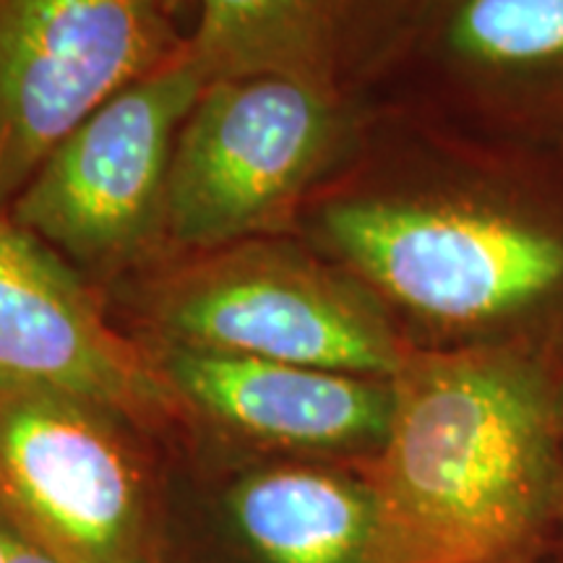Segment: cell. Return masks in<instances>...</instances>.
<instances>
[{"label":"cell","mask_w":563,"mask_h":563,"mask_svg":"<svg viewBox=\"0 0 563 563\" xmlns=\"http://www.w3.org/2000/svg\"><path fill=\"white\" fill-rule=\"evenodd\" d=\"M368 481L371 563H509L563 511V376L538 350H407Z\"/></svg>","instance_id":"cell-1"},{"label":"cell","mask_w":563,"mask_h":563,"mask_svg":"<svg viewBox=\"0 0 563 563\" xmlns=\"http://www.w3.org/2000/svg\"><path fill=\"white\" fill-rule=\"evenodd\" d=\"M152 321L173 347L391 378L407 347L376 298L298 245L230 243L150 285Z\"/></svg>","instance_id":"cell-2"},{"label":"cell","mask_w":563,"mask_h":563,"mask_svg":"<svg viewBox=\"0 0 563 563\" xmlns=\"http://www.w3.org/2000/svg\"><path fill=\"white\" fill-rule=\"evenodd\" d=\"M342 141L327 81L287 74L211 79L178 133L165 238L183 249L282 230Z\"/></svg>","instance_id":"cell-3"},{"label":"cell","mask_w":563,"mask_h":563,"mask_svg":"<svg viewBox=\"0 0 563 563\" xmlns=\"http://www.w3.org/2000/svg\"><path fill=\"white\" fill-rule=\"evenodd\" d=\"M319 228L373 292L449 329L519 319L563 287V238L473 203L344 199Z\"/></svg>","instance_id":"cell-4"},{"label":"cell","mask_w":563,"mask_h":563,"mask_svg":"<svg viewBox=\"0 0 563 563\" xmlns=\"http://www.w3.org/2000/svg\"><path fill=\"white\" fill-rule=\"evenodd\" d=\"M209 76L191 47L139 76L60 141L9 207L63 258L115 272L165 238L178 133Z\"/></svg>","instance_id":"cell-5"},{"label":"cell","mask_w":563,"mask_h":563,"mask_svg":"<svg viewBox=\"0 0 563 563\" xmlns=\"http://www.w3.org/2000/svg\"><path fill=\"white\" fill-rule=\"evenodd\" d=\"M183 47L162 0H0V211L89 112Z\"/></svg>","instance_id":"cell-6"},{"label":"cell","mask_w":563,"mask_h":563,"mask_svg":"<svg viewBox=\"0 0 563 563\" xmlns=\"http://www.w3.org/2000/svg\"><path fill=\"white\" fill-rule=\"evenodd\" d=\"M108 415L0 386V511L63 563H136L139 470Z\"/></svg>","instance_id":"cell-7"},{"label":"cell","mask_w":563,"mask_h":563,"mask_svg":"<svg viewBox=\"0 0 563 563\" xmlns=\"http://www.w3.org/2000/svg\"><path fill=\"white\" fill-rule=\"evenodd\" d=\"M0 386L51 391L131 420L175 407L162 368L123 340L60 253L0 211Z\"/></svg>","instance_id":"cell-8"},{"label":"cell","mask_w":563,"mask_h":563,"mask_svg":"<svg viewBox=\"0 0 563 563\" xmlns=\"http://www.w3.org/2000/svg\"><path fill=\"white\" fill-rule=\"evenodd\" d=\"M162 373L175 394L251 439L373 456L389 433L391 378L170 347Z\"/></svg>","instance_id":"cell-9"},{"label":"cell","mask_w":563,"mask_h":563,"mask_svg":"<svg viewBox=\"0 0 563 563\" xmlns=\"http://www.w3.org/2000/svg\"><path fill=\"white\" fill-rule=\"evenodd\" d=\"M230 506L245 543L266 563H371L376 498L368 481L269 470L238 485Z\"/></svg>","instance_id":"cell-10"},{"label":"cell","mask_w":563,"mask_h":563,"mask_svg":"<svg viewBox=\"0 0 563 563\" xmlns=\"http://www.w3.org/2000/svg\"><path fill=\"white\" fill-rule=\"evenodd\" d=\"M357 3L361 0H196L199 21L188 47L209 81L251 74L327 81Z\"/></svg>","instance_id":"cell-11"},{"label":"cell","mask_w":563,"mask_h":563,"mask_svg":"<svg viewBox=\"0 0 563 563\" xmlns=\"http://www.w3.org/2000/svg\"><path fill=\"white\" fill-rule=\"evenodd\" d=\"M443 47L483 70L563 63V0H428Z\"/></svg>","instance_id":"cell-12"},{"label":"cell","mask_w":563,"mask_h":563,"mask_svg":"<svg viewBox=\"0 0 563 563\" xmlns=\"http://www.w3.org/2000/svg\"><path fill=\"white\" fill-rule=\"evenodd\" d=\"M0 563H63L45 545H40L24 527L0 511Z\"/></svg>","instance_id":"cell-13"},{"label":"cell","mask_w":563,"mask_h":563,"mask_svg":"<svg viewBox=\"0 0 563 563\" xmlns=\"http://www.w3.org/2000/svg\"><path fill=\"white\" fill-rule=\"evenodd\" d=\"M162 3H165V9L170 11V13H178L180 9H186V5L191 3V0H162Z\"/></svg>","instance_id":"cell-14"},{"label":"cell","mask_w":563,"mask_h":563,"mask_svg":"<svg viewBox=\"0 0 563 563\" xmlns=\"http://www.w3.org/2000/svg\"><path fill=\"white\" fill-rule=\"evenodd\" d=\"M543 561H545V551L525 555V559H517V561H509V563H543Z\"/></svg>","instance_id":"cell-15"},{"label":"cell","mask_w":563,"mask_h":563,"mask_svg":"<svg viewBox=\"0 0 563 563\" xmlns=\"http://www.w3.org/2000/svg\"><path fill=\"white\" fill-rule=\"evenodd\" d=\"M561 525H563V511H561Z\"/></svg>","instance_id":"cell-16"}]
</instances>
